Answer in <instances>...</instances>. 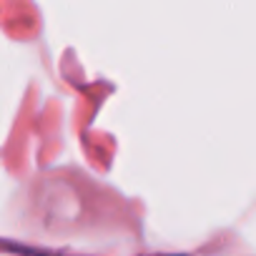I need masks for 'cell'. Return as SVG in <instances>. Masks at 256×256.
I'll return each mask as SVG.
<instances>
[]
</instances>
